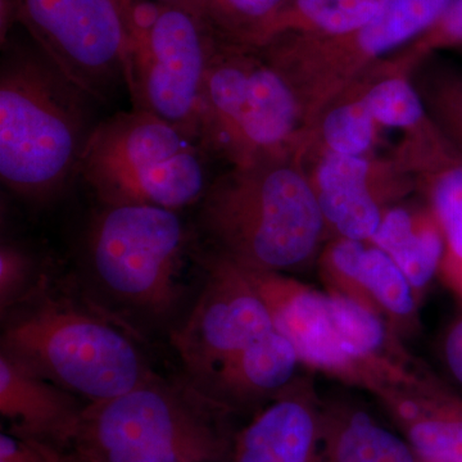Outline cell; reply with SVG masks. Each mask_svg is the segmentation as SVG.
Here are the masks:
<instances>
[{
  "mask_svg": "<svg viewBox=\"0 0 462 462\" xmlns=\"http://www.w3.org/2000/svg\"><path fill=\"white\" fill-rule=\"evenodd\" d=\"M200 223L217 254L256 272L306 269L329 240L297 153L231 166L207 189Z\"/></svg>",
  "mask_w": 462,
  "mask_h": 462,
  "instance_id": "1",
  "label": "cell"
},
{
  "mask_svg": "<svg viewBox=\"0 0 462 462\" xmlns=\"http://www.w3.org/2000/svg\"><path fill=\"white\" fill-rule=\"evenodd\" d=\"M245 270L266 303L273 328L314 372L376 398L424 375L388 322L352 298L319 291L287 273Z\"/></svg>",
  "mask_w": 462,
  "mask_h": 462,
  "instance_id": "2",
  "label": "cell"
},
{
  "mask_svg": "<svg viewBox=\"0 0 462 462\" xmlns=\"http://www.w3.org/2000/svg\"><path fill=\"white\" fill-rule=\"evenodd\" d=\"M89 97L41 50L12 45L0 72V178L18 196L45 199L79 171L91 130Z\"/></svg>",
  "mask_w": 462,
  "mask_h": 462,
  "instance_id": "3",
  "label": "cell"
},
{
  "mask_svg": "<svg viewBox=\"0 0 462 462\" xmlns=\"http://www.w3.org/2000/svg\"><path fill=\"white\" fill-rule=\"evenodd\" d=\"M230 411L209 394L153 375L88 403L69 447L85 462H230Z\"/></svg>",
  "mask_w": 462,
  "mask_h": 462,
  "instance_id": "4",
  "label": "cell"
},
{
  "mask_svg": "<svg viewBox=\"0 0 462 462\" xmlns=\"http://www.w3.org/2000/svg\"><path fill=\"white\" fill-rule=\"evenodd\" d=\"M305 118L287 79L258 48L216 36L207 69L199 139L243 166L297 153Z\"/></svg>",
  "mask_w": 462,
  "mask_h": 462,
  "instance_id": "5",
  "label": "cell"
},
{
  "mask_svg": "<svg viewBox=\"0 0 462 462\" xmlns=\"http://www.w3.org/2000/svg\"><path fill=\"white\" fill-rule=\"evenodd\" d=\"M196 143L180 127L134 108L91 130L79 172L105 206L178 212L202 199L209 187Z\"/></svg>",
  "mask_w": 462,
  "mask_h": 462,
  "instance_id": "6",
  "label": "cell"
},
{
  "mask_svg": "<svg viewBox=\"0 0 462 462\" xmlns=\"http://www.w3.org/2000/svg\"><path fill=\"white\" fill-rule=\"evenodd\" d=\"M2 354L89 403L121 396L153 376L123 331L80 307L54 300L9 322Z\"/></svg>",
  "mask_w": 462,
  "mask_h": 462,
  "instance_id": "7",
  "label": "cell"
},
{
  "mask_svg": "<svg viewBox=\"0 0 462 462\" xmlns=\"http://www.w3.org/2000/svg\"><path fill=\"white\" fill-rule=\"evenodd\" d=\"M125 84L134 108L169 121L200 142L207 69L217 33L193 12L129 0Z\"/></svg>",
  "mask_w": 462,
  "mask_h": 462,
  "instance_id": "8",
  "label": "cell"
},
{
  "mask_svg": "<svg viewBox=\"0 0 462 462\" xmlns=\"http://www.w3.org/2000/svg\"><path fill=\"white\" fill-rule=\"evenodd\" d=\"M455 0H382L372 17L342 35L282 36L258 48L287 79L305 130L358 76L420 38Z\"/></svg>",
  "mask_w": 462,
  "mask_h": 462,
  "instance_id": "9",
  "label": "cell"
},
{
  "mask_svg": "<svg viewBox=\"0 0 462 462\" xmlns=\"http://www.w3.org/2000/svg\"><path fill=\"white\" fill-rule=\"evenodd\" d=\"M185 245L176 211L144 205L105 206L88 239L99 284L118 302L156 316L180 298Z\"/></svg>",
  "mask_w": 462,
  "mask_h": 462,
  "instance_id": "10",
  "label": "cell"
},
{
  "mask_svg": "<svg viewBox=\"0 0 462 462\" xmlns=\"http://www.w3.org/2000/svg\"><path fill=\"white\" fill-rule=\"evenodd\" d=\"M16 23L89 98L107 100L126 75L129 0H11Z\"/></svg>",
  "mask_w": 462,
  "mask_h": 462,
  "instance_id": "11",
  "label": "cell"
},
{
  "mask_svg": "<svg viewBox=\"0 0 462 462\" xmlns=\"http://www.w3.org/2000/svg\"><path fill=\"white\" fill-rule=\"evenodd\" d=\"M273 329L247 272L215 252L207 263L202 293L172 343L188 370L208 380L227 358Z\"/></svg>",
  "mask_w": 462,
  "mask_h": 462,
  "instance_id": "12",
  "label": "cell"
},
{
  "mask_svg": "<svg viewBox=\"0 0 462 462\" xmlns=\"http://www.w3.org/2000/svg\"><path fill=\"white\" fill-rule=\"evenodd\" d=\"M331 238H373L389 207L416 193L411 173L393 154L324 156L303 163Z\"/></svg>",
  "mask_w": 462,
  "mask_h": 462,
  "instance_id": "13",
  "label": "cell"
},
{
  "mask_svg": "<svg viewBox=\"0 0 462 462\" xmlns=\"http://www.w3.org/2000/svg\"><path fill=\"white\" fill-rule=\"evenodd\" d=\"M318 266L328 291L382 316L398 337L418 329L420 300L402 270L373 243L331 238L319 254Z\"/></svg>",
  "mask_w": 462,
  "mask_h": 462,
  "instance_id": "14",
  "label": "cell"
},
{
  "mask_svg": "<svg viewBox=\"0 0 462 462\" xmlns=\"http://www.w3.org/2000/svg\"><path fill=\"white\" fill-rule=\"evenodd\" d=\"M322 401L297 379L238 431L230 462H320Z\"/></svg>",
  "mask_w": 462,
  "mask_h": 462,
  "instance_id": "15",
  "label": "cell"
},
{
  "mask_svg": "<svg viewBox=\"0 0 462 462\" xmlns=\"http://www.w3.org/2000/svg\"><path fill=\"white\" fill-rule=\"evenodd\" d=\"M394 157L411 173L416 193L430 205L445 236L440 275L456 293L462 291V156L445 135L404 142Z\"/></svg>",
  "mask_w": 462,
  "mask_h": 462,
  "instance_id": "16",
  "label": "cell"
},
{
  "mask_svg": "<svg viewBox=\"0 0 462 462\" xmlns=\"http://www.w3.org/2000/svg\"><path fill=\"white\" fill-rule=\"evenodd\" d=\"M378 400L419 462H462V396L433 374Z\"/></svg>",
  "mask_w": 462,
  "mask_h": 462,
  "instance_id": "17",
  "label": "cell"
},
{
  "mask_svg": "<svg viewBox=\"0 0 462 462\" xmlns=\"http://www.w3.org/2000/svg\"><path fill=\"white\" fill-rule=\"evenodd\" d=\"M84 409L71 392L0 356V412L14 436L65 451Z\"/></svg>",
  "mask_w": 462,
  "mask_h": 462,
  "instance_id": "18",
  "label": "cell"
},
{
  "mask_svg": "<svg viewBox=\"0 0 462 462\" xmlns=\"http://www.w3.org/2000/svg\"><path fill=\"white\" fill-rule=\"evenodd\" d=\"M302 365L291 340L273 329L231 356L209 376L215 400L231 407L275 398L296 382Z\"/></svg>",
  "mask_w": 462,
  "mask_h": 462,
  "instance_id": "19",
  "label": "cell"
},
{
  "mask_svg": "<svg viewBox=\"0 0 462 462\" xmlns=\"http://www.w3.org/2000/svg\"><path fill=\"white\" fill-rule=\"evenodd\" d=\"M367 242L392 257L421 300L440 273L446 249L445 236L430 205L407 199L389 207Z\"/></svg>",
  "mask_w": 462,
  "mask_h": 462,
  "instance_id": "20",
  "label": "cell"
},
{
  "mask_svg": "<svg viewBox=\"0 0 462 462\" xmlns=\"http://www.w3.org/2000/svg\"><path fill=\"white\" fill-rule=\"evenodd\" d=\"M320 462H419L401 434L346 400L322 401Z\"/></svg>",
  "mask_w": 462,
  "mask_h": 462,
  "instance_id": "21",
  "label": "cell"
},
{
  "mask_svg": "<svg viewBox=\"0 0 462 462\" xmlns=\"http://www.w3.org/2000/svg\"><path fill=\"white\" fill-rule=\"evenodd\" d=\"M382 132L354 81L303 132L298 154L303 163L331 154H373Z\"/></svg>",
  "mask_w": 462,
  "mask_h": 462,
  "instance_id": "22",
  "label": "cell"
},
{
  "mask_svg": "<svg viewBox=\"0 0 462 462\" xmlns=\"http://www.w3.org/2000/svg\"><path fill=\"white\" fill-rule=\"evenodd\" d=\"M382 0H282L279 8L249 39L261 48L282 36L342 35L373 16Z\"/></svg>",
  "mask_w": 462,
  "mask_h": 462,
  "instance_id": "23",
  "label": "cell"
},
{
  "mask_svg": "<svg viewBox=\"0 0 462 462\" xmlns=\"http://www.w3.org/2000/svg\"><path fill=\"white\" fill-rule=\"evenodd\" d=\"M412 81L428 115L462 156V67L431 54L416 67Z\"/></svg>",
  "mask_w": 462,
  "mask_h": 462,
  "instance_id": "24",
  "label": "cell"
},
{
  "mask_svg": "<svg viewBox=\"0 0 462 462\" xmlns=\"http://www.w3.org/2000/svg\"><path fill=\"white\" fill-rule=\"evenodd\" d=\"M282 0H205V17L226 41L245 44Z\"/></svg>",
  "mask_w": 462,
  "mask_h": 462,
  "instance_id": "25",
  "label": "cell"
},
{
  "mask_svg": "<svg viewBox=\"0 0 462 462\" xmlns=\"http://www.w3.org/2000/svg\"><path fill=\"white\" fill-rule=\"evenodd\" d=\"M454 48H462V0H455L427 32L400 51L418 67L428 56Z\"/></svg>",
  "mask_w": 462,
  "mask_h": 462,
  "instance_id": "26",
  "label": "cell"
},
{
  "mask_svg": "<svg viewBox=\"0 0 462 462\" xmlns=\"http://www.w3.org/2000/svg\"><path fill=\"white\" fill-rule=\"evenodd\" d=\"M35 266L23 249L3 245L0 251V309L3 314L25 300L32 287Z\"/></svg>",
  "mask_w": 462,
  "mask_h": 462,
  "instance_id": "27",
  "label": "cell"
},
{
  "mask_svg": "<svg viewBox=\"0 0 462 462\" xmlns=\"http://www.w3.org/2000/svg\"><path fill=\"white\" fill-rule=\"evenodd\" d=\"M69 452L14 436H0V462H66Z\"/></svg>",
  "mask_w": 462,
  "mask_h": 462,
  "instance_id": "28",
  "label": "cell"
},
{
  "mask_svg": "<svg viewBox=\"0 0 462 462\" xmlns=\"http://www.w3.org/2000/svg\"><path fill=\"white\" fill-rule=\"evenodd\" d=\"M443 355L449 373L462 387V316L447 331Z\"/></svg>",
  "mask_w": 462,
  "mask_h": 462,
  "instance_id": "29",
  "label": "cell"
},
{
  "mask_svg": "<svg viewBox=\"0 0 462 462\" xmlns=\"http://www.w3.org/2000/svg\"><path fill=\"white\" fill-rule=\"evenodd\" d=\"M161 5H172L193 12L197 16L205 18V0H153Z\"/></svg>",
  "mask_w": 462,
  "mask_h": 462,
  "instance_id": "30",
  "label": "cell"
},
{
  "mask_svg": "<svg viewBox=\"0 0 462 462\" xmlns=\"http://www.w3.org/2000/svg\"><path fill=\"white\" fill-rule=\"evenodd\" d=\"M66 462H85V461L81 460V458L78 457V456H76L75 454H72V452H69V457H67Z\"/></svg>",
  "mask_w": 462,
  "mask_h": 462,
  "instance_id": "31",
  "label": "cell"
},
{
  "mask_svg": "<svg viewBox=\"0 0 462 462\" xmlns=\"http://www.w3.org/2000/svg\"><path fill=\"white\" fill-rule=\"evenodd\" d=\"M461 50H462V48H461Z\"/></svg>",
  "mask_w": 462,
  "mask_h": 462,
  "instance_id": "32",
  "label": "cell"
}]
</instances>
